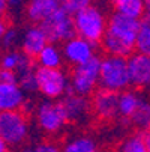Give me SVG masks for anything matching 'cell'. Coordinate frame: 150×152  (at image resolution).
<instances>
[{
  "instance_id": "36",
  "label": "cell",
  "mask_w": 150,
  "mask_h": 152,
  "mask_svg": "<svg viewBox=\"0 0 150 152\" xmlns=\"http://www.w3.org/2000/svg\"><path fill=\"white\" fill-rule=\"evenodd\" d=\"M110 2H111V3H113V2H114V0H110Z\"/></svg>"
},
{
  "instance_id": "17",
  "label": "cell",
  "mask_w": 150,
  "mask_h": 152,
  "mask_svg": "<svg viewBox=\"0 0 150 152\" xmlns=\"http://www.w3.org/2000/svg\"><path fill=\"white\" fill-rule=\"evenodd\" d=\"M143 99L131 91H123L119 94V115L123 118H131L137 113Z\"/></svg>"
},
{
  "instance_id": "3",
  "label": "cell",
  "mask_w": 150,
  "mask_h": 152,
  "mask_svg": "<svg viewBox=\"0 0 150 152\" xmlns=\"http://www.w3.org/2000/svg\"><path fill=\"white\" fill-rule=\"evenodd\" d=\"M74 23H75V30L78 36H83L89 39L95 44L102 41L107 26H108V18H105L104 12L95 6L90 5L74 14Z\"/></svg>"
},
{
  "instance_id": "8",
  "label": "cell",
  "mask_w": 150,
  "mask_h": 152,
  "mask_svg": "<svg viewBox=\"0 0 150 152\" xmlns=\"http://www.w3.org/2000/svg\"><path fill=\"white\" fill-rule=\"evenodd\" d=\"M41 26L53 44L54 42H66L68 39L77 35L74 15L69 14L63 6H60L44 23H41Z\"/></svg>"
},
{
  "instance_id": "29",
  "label": "cell",
  "mask_w": 150,
  "mask_h": 152,
  "mask_svg": "<svg viewBox=\"0 0 150 152\" xmlns=\"http://www.w3.org/2000/svg\"><path fill=\"white\" fill-rule=\"evenodd\" d=\"M27 0H8V8L9 9H20L21 6H26Z\"/></svg>"
},
{
  "instance_id": "2",
  "label": "cell",
  "mask_w": 150,
  "mask_h": 152,
  "mask_svg": "<svg viewBox=\"0 0 150 152\" xmlns=\"http://www.w3.org/2000/svg\"><path fill=\"white\" fill-rule=\"evenodd\" d=\"M99 84L104 89H110L114 92H123L129 88L131 72L128 57L108 54L101 60V77Z\"/></svg>"
},
{
  "instance_id": "11",
  "label": "cell",
  "mask_w": 150,
  "mask_h": 152,
  "mask_svg": "<svg viewBox=\"0 0 150 152\" xmlns=\"http://www.w3.org/2000/svg\"><path fill=\"white\" fill-rule=\"evenodd\" d=\"M92 105L95 115L101 119H114L119 115V92L101 88L93 94Z\"/></svg>"
},
{
  "instance_id": "24",
  "label": "cell",
  "mask_w": 150,
  "mask_h": 152,
  "mask_svg": "<svg viewBox=\"0 0 150 152\" xmlns=\"http://www.w3.org/2000/svg\"><path fill=\"white\" fill-rule=\"evenodd\" d=\"M132 122L141 129L150 128V102H147V101L141 102L137 113L132 116Z\"/></svg>"
},
{
  "instance_id": "31",
  "label": "cell",
  "mask_w": 150,
  "mask_h": 152,
  "mask_svg": "<svg viewBox=\"0 0 150 152\" xmlns=\"http://www.w3.org/2000/svg\"><path fill=\"white\" fill-rule=\"evenodd\" d=\"M144 139H146V143H147V151L150 152V128H149V129H146Z\"/></svg>"
},
{
  "instance_id": "20",
  "label": "cell",
  "mask_w": 150,
  "mask_h": 152,
  "mask_svg": "<svg viewBox=\"0 0 150 152\" xmlns=\"http://www.w3.org/2000/svg\"><path fill=\"white\" fill-rule=\"evenodd\" d=\"M36 59H38L39 66H45V68H60L63 60H65L63 51L59 50L54 44H48L38 54Z\"/></svg>"
},
{
  "instance_id": "13",
  "label": "cell",
  "mask_w": 150,
  "mask_h": 152,
  "mask_svg": "<svg viewBox=\"0 0 150 152\" xmlns=\"http://www.w3.org/2000/svg\"><path fill=\"white\" fill-rule=\"evenodd\" d=\"M48 36L41 24H33L27 27L21 38V50L32 57H38V54L48 45Z\"/></svg>"
},
{
  "instance_id": "37",
  "label": "cell",
  "mask_w": 150,
  "mask_h": 152,
  "mask_svg": "<svg viewBox=\"0 0 150 152\" xmlns=\"http://www.w3.org/2000/svg\"><path fill=\"white\" fill-rule=\"evenodd\" d=\"M59 2H63V0H59Z\"/></svg>"
},
{
  "instance_id": "34",
  "label": "cell",
  "mask_w": 150,
  "mask_h": 152,
  "mask_svg": "<svg viewBox=\"0 0 150 152\" xmlns=\"http://www.w3.org/2000/svg\"><path fill=\"white\" fill-rule=\"evenodd\" d=\"M8 152H11V151H8ZM21 152H32V149H30V148H27V149H24V151H21Z\"/></svg>"
},
{
  "instance_id": "10",
  "label": "cell",
  "mask_w": 150,
  "mask_h": 152,
  "mask_svg": "<svg viewBox=\"0 0 150 152\" xmlns=\"http://www.w3.org/2000/svg\"><path fill=\"white\" fill-rule=\"evenodd\" d=\"M60 102L63 104V107H65V112H66V115H68L71 122L84 124V122L89 121L93 105L87 99V96L80 95V94L74 92L69 88V91L66 92L65 96L62 98Z\"/></svg>"
},
{
  "instance_id": "5",
  "label": "cell",
  "mask_w": 150,
  "mask_h": 152,
  "mask_svg": "<svg viewBox=\"0 0 150 152\" xmlns=\"http://www.w3.org/2000/svg\"><path fill=\"white\" fill-rule=\"evenodd\" d=\"M101 60L98 56H93L87 62L75 65L71 74V89L74 92L84 96L95 94L101 77Z\"/></svg>"
},
{
  "instance_id": "18",
  "label": "cell",
  "mask_w": 150,
  "mask_h": 152,
  "mask_svg": "<svg viewBox=\"0 0 150 152\" xmlns=\"http://www.w3.org/2000/svg\"><path fill=\"white\" fill-rule=\"evenodd\" d=\"M62 152H99V149L95 139L89 136H75L63 143Z\"/></svg>"
},
{
  "instance_id": "28",
  "label": "cell",
  "mask_w": 150,
  "mask_h": 152,
  "mask_svg": "<svg viewBox=\"0 0 150 152\" xmlns=\"http://www.w3.org/2000/svg\"><path fill=\"white\" fill-rule=\"evenodd\" d=\"M0 83H18V74L12 69H2L0 72Z\"/></svg>"
},
{
  "instance_id": "23",
  "label": "cell",
  "mask_w": 150,
  "mask_h": 152,
  "mask_svg": "<svg viewBox=\"0 0 150 152\" xmlns=\"http://www.w3.org/2000/svg\"><path fill=\"white\" fill-rule=\"evenodd\" d=\"M18 83L27 94L38 91V80H36V69L27 68L24 71L18 72Z\"/></svg>"
},
{
  "instance_id": "12",
  "label": "cell",
  "mask_w": 150,
  "mask_h": 152,
  "mask_svg": "<svg viewBox=\"0 0 150 152\" xmlns=\"http://www.w3.org/2000/svg\"><path fill=\"white\" fill-rule=\"evenodd\" d=\"M26 94L20 83H0V110H23Z\"/></svg>"
},
{
  "instance_id": "22",
  "label": "cell",
  "mask_w": 150,
  "mask_h": 152,
  "mask_svg": "<svg viewBox=\"0 0 150 152\" xmlns=\"http://www.w3.org/2000/svg\"><path fill=\"white\" fill-rule=\"evenodd\" d=\"M135 50L138 53L150 56V23L147 20L144 23H141V27H140V32H138V36H137Z\"/></svg>"
},
{
  "instance_id": "9",
  "label": "cell",
  "mask_w": 150,
  "mask_h": 152,
  "mask_svg": "<svg viewBox=\"0 0 150 152\" xmlns=\"http://www.w3.org/2000/svg\"><path fill=\"white\" fill-rule=\"evenodd\" d=\"M95 45H96L95 42L75 35L71 39H68L66 42H63V48H62L63 57L72 66L84 63V62L90 60L93 56H96Z\"/></svg>"
},
{
  "instance_id": "16",
  "label": "cell",
  "mask_w": 150,
  "mask_h": 152,
  "mask_svg": "<svg viewBox=\"0 0 150 152\" xmlns=\"http://www.w3.org/2000/svg\"><path fill=\"white\" fill-rule=\"evenodd\" d=\"M33 66V57L29 56L24 51L18 50H5V54L2 56V69H12L21 72L27 68Z\"/></svg>"
},
{
  "instance_id": "35",
  "label": "cell",
  "mask_w": 150,
  "mask_h": 152,
  "mask_svg": "<svg viewBox=\"0 0 150 152\" xmlns=\"http://www.w3.org/2000/svg\"><path fill=\"white\" fill-rule=\"evenodd\" d=\"M146 2H147V5H150V0H146Z\"/></svg>"
},
{
  "instance_id": "15",
  "label": "cell",
  "mask_w": 150,
  "mask_h": 152,
  "mask_svg": "<svg viewBox=\"0 0 150 152\" xmlns=\"http://www.w3.org/2000/svg\"><path fill=\"white\" fill-rule=\"evenodd\" d=\"M60 6L62 5L59 0H27L24 12L30 23L41 24L48 17H51Z\"/></svg>"
},
{
  "instance_id": "25",
  "label": "cell",
  "mask_w": 150,
  "mask_h": 152,
  "mask_svg": "<svg viewBox=\"0 0 150 152\" xmlns=\"http://www.w3.org/2000/svg\"><path fill=\"white\" fill-rule=\"evenodd\" d=\"M21 38L23 35H20V32L14 27H8L2 33V47L3 50H14L17 45H21Z\"/></svg>"
},
{
  "instance_id": "32",
  "label": "cell",
  "mask_w": 150,
  "mask_h": 152,
  "mask_svg": "<svg viewBox=\"0 0 150 152\" xmlns=\"http://www.w3.org/2000/svg\"><path fill=\"white\" fill-rule=\"evenodd\" d=\"M0 9H2V12L8 9V0H0Z\"/></svg>"
},
{
  "instance_id": "4",
  "label": "cell",
  "mask_w": 150,
  "mask_h": 152,
  "mask_svg": "<svg viewBox=\"0 0 150 152\" xmlns=\"http://www.w3.org/2000/svg\"><path fill=\"white\" fill-rule=\"evenodd\" d=\"M29 121L21 110H8L0 113V139L11 148L21 146L29 137Z\"/></svg>"
},
{
  "instance_id": "26",
  "label": "cell",
  "mask_w": 150,
  "mask_h": 152,
  "mask_svg": "<svg viewBox=\"0 0 150 152\" xmlns=\"http://www.w3.org/2000/svg\"><path fill=\"white\" fill-rule=\"evenodd\" d=\"M93 0H63L62 2V6L65 8L69 14H77L78 11L84 9V8H87L92 5Z\"/></svg>"
},
{
  "instance_id": "1",
  "label": "cell",
  "mask_w": 150,
  "mask_h": 152,
  "mask_svg": "<svg viewBox=\"0 0 150 152\" xmlns=\"http://www.w3.org/2000/svg\"><path fill=\"white\" fill-rule=\"evenodd\" d=\"M140 27V18H134L116 11L110 15L107 32L101 41L104 50L113 56L129 57L134 54Z\"/></svg>"
},
{
  "instance_id": "33",
  "label": "cell",
  "mask_w": 150,
  "mask_h": 152,
  "mask_svg": "<svg viewBox=\"0 0 150 152\" xmlns=\"http://www.w3.org/2000/svg\"><path fill=\"white\" fill-rule=\"evenodd\" d=\"M146 20L150 23V5L147 6V11H146Z\"/></svg>"
},
{
  "instance_id": "7",
  "label": "cell",
  "mask_w": 150,
  "mask_h": 152,
  "mask_svg": "<svg viewBox=\"0 0 150 152\" xmlns=\"http://www.w3.org/2000/svg\"><path fill=\"white\" fill-rule=\"evenodd\" d=\"M35 116L38 126L47 134H59L69 121L63 104L54 102L51 99L41 102L36 107Z\"/></svg>"
},
{
  "instance_id": "27",
  "label": "cell",
  "mask_w": 150,
  "mask_h": 152,
  "mask_svg": "<svg viewBox=\"0 0 150 152\" xmlns=\"http://www.w3.org/2000/svg\"><path fill=\"white\" fill-rule=\"evenodd\" d=\"M30 149L32 152H62V148H59L53 142H41Z\"/></svg>"
},
{
  "instance_id": "14",
  "label": "cell",
  "mask_w": 150,
  "mask_h": 152,
  "mask_svg": "<svg viewBox=\"0 0 150 152\" xmlns=\"http://www.w3.org/2000/svg\"><path fill=\"white\" fill-rule=\"evenodd\" d=\"M131 81L137 88H150V56L137 53L128 57Z\"/></svg>"
},
{
  "instance_id": "19",
  "label": "cell",
  "mask_w": 150,
  "mask_h": 152,
  "mask_svg": "<svg viewBox=\"0 0 150 152\" xmlns=\"http://www.w3.org/2000/svg\"><path fill=\"white\" fill-rule=\"evenodd\" d=\"M113 5L117 12H122L134 18H141L143 15H146L149 6L146 0H114Z\"/></svg>"
},
{
  "instance_id": "21",
  "label": "cell",
  "mask_w": 150,
  "mask_h": 152,
  "mask_svg": "<svg viewBox=\"0 0 150 152\" xmlns=\"http://www.w3.org/2000/svg\"><path fill=\"white\" fill-rule=\"evenodd\" d=\"M120 152H149L144 136L132 134L128 139H125L120 146Z\"/></svg>"
},
{
  "instance_id": "30",
  "label": "cell",
  "mask_w": 150,
  "mask_h": 152,
  "mask_svg": "<svg viewBox=\"0 0 150 152\" xmlns=\"http://www.w3.org/2000/svg\"><path fill=\"white\" fill-rule=\"evenodd\" d=\"M8 148H9V145L3 139H0V152H8Z\"/></svg>"
},
{
  "instance_id": "6",
  "label": "cell",
  "mask_w": 150,
  "mask_h": 152,
  "mask_svg": "<svg viewBox=\"0 0 150 152\" xmlns=\"http://www.w3.org/2000/svg\"><path fill=\"white\" fill-rule=\"evenodd\" d=\"M38 91L48 99H57L65 96L71 88L69 77L62 68H45L36 69Z\"/></svg>"
}]
</instances>
